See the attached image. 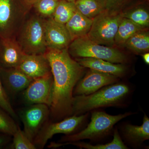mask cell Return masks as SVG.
I'll use <instances>...</instances> for the list:
<instances>
[{
	"label": "cell",
	"mask_w": 149,
	"mask_h": 149,
	"mask_svg": "<svg viewBox=\"0 0 149 149\" xmlns=\"http://www.w3.org/2000/svg\"><path fill=\"white\" fill-rule=\"evenodd\" d=\"M75 60L85 68L112 74L119 78L125 77L128 72V67L125 64L113 63L93 58H79Z\"/></svg>",
	"instance_id": "cell-17"
},
{
	"label": "cell",
	"mask_w": 149,
	"mask_h": 149,
	"mask_svg": "<svg viewBox=\"0 0 149 149\" xmlns=\"http://www.w3.org/2000/svg\"><path fill=\"white\" fill-rule=\"evenodd\" d=\"M17 68L32 79L50 73L51 69L47 58L44 54H25Z\"/></svg>",
	"instance_id": "cell-14"
},
{
	"label": "cell",
	"mask_w": 149,
	"mask_h": 149,
	"mask_svg": "<svg viewBox=\"0 0 149 149\" xmlns=\"http://www.w3.org/2000/svg\"><path fill=\"white\" fill-rule=\"evenodd\" d=\"M68 51L70 55L75 58H93L122 64L128 61L127 56L117 48L95 42L87 36L72 41Z\"/></svg>",
	"instance_id": "cell-5"
},
{
	"label": "cell",
	"mask_w": 149,
	"mask_h": 149,
	"mask_svg": "<svg viewBox=\"0 0 149 149\" xmlns=\"http://www.w3.org/2000/svg\"><path fill=\"white\" fill-rule=\"evenodd\" d=\"M45 55L54 79L50 114L54 120H62L72 115L73 90L84 76L85 68L71 58L68 49H47Z\"/></svg>",
	"instance_id": "cell-1"
},
{
	"label": "cell",
	"mask_w": 149,
	"mask_h": 149,
	"mask_svg": "<svg viewBox=\"0 0 149 149\" xmlns=\"http://www.w3.org/2000/svg\"><path fill=\"white\" fill-rule=\"evenodd\" d=\"M60 0H37L33 7L36 13L44 18L52 17Z\"/></svg>",
	"instance_id": "cell-25"
},
{
	"label": "cell",
	"mask_w": 149,
	"mask_h": 149,
	"mask_svg": "<svg viewBox=\"0 0 149 149\" xmlns=\"http://www.w3.org/2000/svg\"><path fill=\"white\" fill-rule=\"evenodd\" d=\"M122 15L145 29L149 27V14L145 8H139L125 13H122Z\"/></svg>",
	"instance_id": "cell-24"
},
{
	"label": "cell",
	"mask_w": 149,
	"mask_h": 149,
	"mask_svg": "<svg viewBox=\"0 0 149 149\" xmlns=\"http://www.w3.org/2000/svg\"><path fill=\"white\" fill-rule=\"evenodd\" d=\"M50 114L49 108L44 104H33L22 111L20 113L24 125V132L33 143Z\"/></svg>",
	"instance_id": "cell-11"
},
{
	"label": "cell",
	"mask_w": 149,
	"mask_h": 149,
	"mask_svg": "<svg viewBox=\"0 0 149 149\" xmlns=\"http://www.w3.org/2000/svg\"><path fill=\"white\" fill-rule=\"evenodd\" d=\"M25 54L15 37H0V68H17Z\"/></svg>",
	"instance_id": "cell-13"
},
{
	"label": "cell",
	"mask_w": 149,
	"mask_h": 149,
	"mask_svg": "<svg viewBox=\"0 0 149 149\" xmlns=\"http://www.w3.org/2000/svg\"><path fill=\"white\" fill-rule=\"evenodd\" d=\"M66 1H68L70 2H74L76 0H66Z\"/></svg>",
	"instance_id": "cell-33"
},
{
	"label": "cell",
	"mask_w": 149,
	"mask_h": 149,
	"mask_svg": "<svg viewBox=\"0 0 149 149\" xmlns=\"http://www.w3.org/2000/svg\"><path fill=\"white\" fill-rule=\"evenodd\" d=\"M29 14L15 38L24 54H44L47 49L45 18L36 13L29 15Z\"/></svg>",
	"instance_id": "cell-4"
},
{
	"label": "cell",
	"mask_w": 149,
	"mask_h": 149,
	"mask_svg": "<svg viewBox=\"0 0 149 149\" xmlns=\"http://www.w3.org/2000/svg\"><path fill=\"white\" fill-rule=\"evenodd\" d=\"M120 131L125 143L133 148H140L145 141L149 139V118L146 115H144L141 125L128 123L123 124Z\"/></svg>",
	"instance_id": "cell-16"
},
{
	"label": "cell",
	"mask_w": 149,
	"mask_h": 149,
	"mask_svg": "<svg viewBox=\"0 0 149 149\" xmlns=\"http://www.w3.org/2000/svg\"><path fill=\"white\" fill-rule=\"evenodd\" d=\"M0 77L5 90L13 94L24 91L33 80L17 68H0Z\"/></svg>",
	"instance_id": "cell-15"
},
{
	"label": "cell",
	"mask_w": 149,
	"mask_h": 149,
	"mask_svg": "<svg viewBox=\"0 0 149 149\" xmlns=\"http://www.w3.org/2000/svg\"><path fill=\"white\" fill-rule=\"evenodd\" d=\"M0 37H1V36H0Z\"/></svg>",
	"instance_id": "cell-34"
},
{
	"label": "cell",
	"mask_w": 149,
	"mask_h": 149,
	"mask_svg": "<svg viewBox=\"0 0 149 149\" xmlns=\"http://www.w3.org/2000/svg\"><path fill=\"white\" fill-rule=\"evenodd\" d=\"M45 35L47 49H68L72 42L65 24L57 22L52 17L45 19Z\"/></svg>",
	"instance_id": "cell-12"
},
{
	"label": "cell",
	"mask_w": 149,
	"mask_h": 149,
	"mask_svg": "<svg viewBox=\"0 0 149 149\" xmlns=\"http://www.w3.org/2000/svg\"><path fill=\"white\" fill-rule=\"evenodd\" d=\"M8 142L7 137L3 135H0V148L4 146Z\"/></svg>",
	"instance_id": "cell-31"
},
{
	"label": "cell",
	"mask_w": 149,
	"mask_h": 149,
	"mask_svg": "<svg viewBox=\"0 0 149 149\" xmlns=\"http://www.w3.org/2000/svg\"><path fill=\"white\" fill-rule=\"evenodd\" d=\"M29 10L15 0H0V36L15 37Z\"/></svg>",
	"instance_id": "cell-6"
},
{
	"label": "cell",
	"mask_w": 149,
	"mask_h": 149,
	"mask_svg": "<svg viewBox=\"0 0 149 149\" xmlns=\"http://www.w3.org/2000/svg\"><path fill=\"white\" fill-rule=\"evenodd\" d=\"M74 4L78 12L91 19L106 10L105 0H76Z\"/></svg>",
	"instance_id": "cell-21"
},
{
	"label": "cell",
	"mask_w": 149,
	"mask_h": 149,
	"mask_svg": "<svg viewBox=\"0 0 149 149\" xmlns=\"http://www.w3.org/2000/svg\"><path fill=\"white\" fill-rule=\"evenodd\" d=\"M106 10L109 13L118 14L121 13V10L128 0H105Z\"/></svg>",
	"instance_id": "cell-29"
},
{
	"label": "cell",
	"mask_w": 149,
	"mask_h": 149,
	"mask_svg": "<svg viewBox=\"0 0 149 149\" xmlns=\"http://www.w3.org/2000/svg\"><path fill=\"white\" fill-rule=\"evenodd\" d=\"M18 127L10 116L0 107V133L13 136Z\"/></svg>",
	"instance_id": "cell-26"
},
{
	"label": "cell",
	"mask_w": 149,
	"mask_h": 149,
	"mask_svg": "<svg viewBox=\"0 0 149 149\" xmlns=\"http://www.w3.org/2000/svg\"><path fill=\"white\" fill-rule=\"evenodd\" d=\"M124 47L134 53L139 54L149 51V33L147 29L135 33L125 42Z\"/></svg>",
	"instance_id": "cell-22"
},
{
	"label": "cell",
	"mask_w": 149,
	"mask_h": 149,
	"mask_svg": "<svg viewBox=\"0 0 149 149\" xmlns=\"http://www.w3.org/2000/svg\"><path fill=\"white\" fill-rule=\"evenodd\" d=\"M0 107L8 113L13 118H17L14 110L12 106L7 94L0 77Z\"/></svg>",
	"instance_id": "cell-28"
},
{
	"label": "cell",
	"mask_w": 149,
	"mask_h": 149,
	"mask_svg": "<svg viewBox=\"0 0 149 149\" xmlns=\"http://www.w3.org/2000/svg\"><path fill=\"white\" fill-rule=\"evenodd\" d=\"M54 79L52 72L32 80L24 91L23 96L27 103L44 104L49 108L53 92Z\"/></svg>",
	"instance_id": "cell-9"
},
{
	"label": "cell",
	"mask_w": 149,
	"mask_h": 149,
	"mask_svg": "<svg viewBox=\"0 0 149 149\" xmlns=\"http://www.w3.org/2000/svg\"><path fill=\"white\" fill-rule=\"evenodd\" d=\"M37 1V0H22V1L30 10Z\"/></svg>",
	"instance_id": "cell-30"
},
{
	"label": "cell",
	"mask_w": 149,
	"mask_h": 149,
	"mask_svg": "<svg viewBox=\"0 0 149 149\" xmlns=\"http://www.w3.org/2000/svg\"><path fill=\"white\" fill-rule=\"evenodd\" d=\"M143 59L146 64H149V54L148 52L142 54Z\"/></svg>",
	"instance_id": "cell-32"
},
{
	"label": "cell",
	"mask_w": 149,
	"mask_h": 149,
	"mask_svg": "<svg viewBox=\"0 0 149 149\" xmlns=\"http://www.w3.org/2000/svg\"><path fill=\"white\" fill-rule=\"evenodd\" d=\"M91 121L86 127L80 131L63 136L59 142L69 143L89 139L97 141L108 136L113 131L114 125L125 118L134 114L127 112L112 115L98 110L91 112Z\"/></svg>",
	"instance_id": "cell-3"
},
{
	"label": "cell",
	"mask_w": 149,
	"mask_h": 149,
	"mask_svg": "<svg viewBox=\"0 0 149 149\" xmlns=\"http://www.w3.org/2000/svg\"><path fill=\"white\" fill-rule=\"evenodd\" d=\"M89 116V113H87L80 115H72L57 122H47L37 133L33 143L36 148L42 149L54 135L73 134L85 124Z\"/></svg>",
	"instance_id": "cell-8"
},
{
	"label": "cell",
	"mask_w": 149,
	"mask_h": 149,
	"mask_svg": "<svg viewBox=\"0 0 149 149\" xmlns=\"http://www.w3.org/2000/svg\"><path fill=\"white\" fill-rule=\"evenodd\" d=\"M12 148L15 149H35L37 148L35 144L30 141L23 131L18 127L13 134Z\"/></svg>",
	"instance_id": "cell-27"
},
{
	"label": "cell",
	"mask_w": 149,
	"mask_h": 149,
	"mask_svg": "<svg viewBox=\"0 0 149 149\" xmlns=\"http://www.w3.org/2000/svg\"><path fill=\"white\" fill-rule=\"evenodd\" d=\"M119 80L120 78L112 74L89 69L74 87L73 96L88 95Z\"/></svg>",
	"instance_id": "cell-10"
},
{
	"label": "cell",
	"mask_w": 149,
	"mask_h": 149,
	"mask_svg": "<svg viewBox=\"0 0 149 149\" xmlns=\"http://www.w3.org/2000/svg\"><path fill=\"white\" fill-rule=\"evenodd\" d=\"M132 91L130 85L118 82L88 95L74 96L72 115H80L103 108L125 107Z\"/></svg>",
	"instance_id": "cell-2"
},
{
	"label": "cell",
	"mask_w": 149,
	"mask_h": 149,
	"mask_svg": "<svg viewBox=\"0 0 149 149\" xmlns=\"http://www.w3.org/2000/svg\"><path fill=\"white\" fill-rule=\"evenodd\" d=\"M147 29L134 23L130 19L122 17L115 37L114 45L118 47H124L125 42L135 33Z\"/></svg>",
	"instance_id": "cell-20"
},
{
	"label": "cell",
	"mask_w": 149,
	"mask_h": 149,
	"mask_svg": "<svg viewBox=\"0 0 149 149\" xmlns=\"http://www.w3.org/2000/svg\"><path fill=\"white\" fill-rule=\"evenodd\" d=\"M122 17V13L112 14L104 11L93 19L87 37L100 45L114 47L115 37Z\"/></svg>",
	"instance_id": "cell-7"
},
{
	"label": "cell",
	"mask_w": 149,
	"mask_h": 149,
	"mask_svg": "<svg viewBox=\"0 0 149 149\" xmlns=\"http://www.w3.org/2000/svg\"><path fill=\"white\" fill-rule=\"evenodd\" d=\"M77 11L74 2H70L66 0H60L53 15L55 21L66 24Z\"/></svg>",
	"instance_id": "cell-23"
},
{
	"label": "cell",
	"mask_w": 149,
	"mask_h": 149,
	"mask_svg": "<svg viewBox=\"0 0 149 149\" xmlns=\"http://www.w3.org/2000/svg\"><path fill=\"white\" fill-rule=\"evenodd\" d=\"M71 145L76 146L80 149H127V146L124 144L121 139L117 127L113 130V139L111 142L105 144H97L94 145L89 143L80 142H69V143H53L50 145V148H58L65 145Z\"/></svg>",
	"instance_id": "cell-19"
},
{
	"label": "cell",
	"mask_w": 149,
	"mask_h": 149,
	"mask_svg": "<svg viewBox=\"0 0 149 149\" xmlns=\"http://www.w3.org/2000/svg\"><path fill=\"white\" fill-rule=\"evenodd\" d=\"M93 24V19L83 15L77 10L72 18L65 24L71 40L88 35Z\"/></svg>",
	"instance_id": "cell-18"
}]
</instances>
